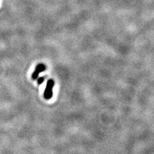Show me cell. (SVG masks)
<instances>
[{
    "mask_svg": "<svg viewBox=\"0 0 154 154\" xmlns=\"http://www.w3.org/2000/svg\"><path fill=\"white\" fill-rule=\"evenodd\" d=\"M37 83L38 85H41V83H43V82L44 81V80H45V77H39V78H37Z\"/></svg>",
    "mask_w": 154,
    "mask_h": 154,
    "instance_id": "3",
    "label": "cell"
},
{
    "mask_svg": "<svg viewBox=\"0 0 154 154\" xmlns=\"http://www.w3.org/2000/svg\"><path fill=\"white\" fill-rule=\"evenodd\" d=\"M55 85V82L53 80L50 79L48 80L46 83V86L44 93V98L46 100H50L53 96V89Z\"/></svg>",
    "mask_w": 154,
    "mask_h": 154,
    "instance_id": "1",
    "label": "cell"
},
{
    "mask_svg": "<svg viewBox=\"0 0 154 154\" xmlns=\"http://www.w3.org/2000/svg\"><path fill=\"white\" fill-rule=\"evenodd\" d=\"M46 67L44 64H38L37 66L35 67V69L34 70V71L33 72V73L32 75V78L35 80L37 79L39 77V75L40 73L44 71V70H46Z\"/></svg>",
    "mask_w": 154,
    "mask_h": 154,
    "instance_id": "2",
    "label": "cell"
}]
</instances>
